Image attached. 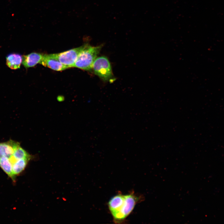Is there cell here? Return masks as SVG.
I'll use <instances>...</instances> for the list:
<instances>
[{
    "instance_id": "1",
    "label": "cell",
    "mask_w": 224,
    "mask_h": 224,
    "mask_svg": "<svg viewBox=\"0 0 224 224\" xmlns=\"http://www.w3.org/2000/svg\"><path fill=\"white\" fill-rule=\"evenodd\" d=\"M102 47V45L92 46L87 44L79 53L75 63L74 67L85 70H90Z\"/></svg>"
},
{
    "instance_id": "2",
    "label": "cell",
    "mask_w": 224,
    "mask_h": 224,
    "mask_svg": "<svg viewBox=\"0 0 224 224\" xmlns=\"http://www.w3.org/2000/svg\"><path fill=\"white\" fill-rule=\"evenodd\" d=\"M142 195H137L133 193L124 195V201L118 210L112 215L114 221L120 223L126 218L134 209L136 205L144 200Z\"/></svg>"
},
{
    "instance_id": "3",
    "label": "cell",
    "mask_w": 224,
    "mask_h": 224,
    "mask_svg": "<svg viewBox=\"0 0 224 224\" xmlns=\"http://www.w3.org/2000/svg\"><path fill=\"white\" fill-rule=\"evenodd\" d=\"M92 68L95 73L105 82L113 79L111 66L107 58L105 56L97 58L93 64Z\"/></svg>"
},
{
    "instance_id": "4",
    "label": "cell",
    "mask_w": 224,
    "mask_h": 224,
    "mask_svg": "<svg viewBox=\"0 0 224 224\" xmlns=\"http://www.w3.org/2000/svg\"><path fill=\"white\" fill-rule=\"evenodd\" d=\"M84 47V44L78 48L58 54H55L57 59L68 68L74 67L77 57Z\"/></svg>"
},
{
    "instance_id": "5",
    "label": "cell",
    "mask_w": 224,
    "mask_h": 224,
    "mask_svg": "<svg viewBox=\"0 0 224 224\" xmlns=\"http://www.w3.org/2000/svg\"><path fill=\"white\" fill-rule=\"evenodd\" d=\"M40 64L57 71H63L68 68L57 59L55 54H44Z\"/></svg>"
},
{
    "instance_id": "6",
    "label": "cell",
    "mask_w": 224,
    "mask_h": 224,
    "mask_svg": "<svg viewBox=\"0 0 224 224\" xmlns=\"http://www.w3.org/2000/svg\"><path fill=\"white\" fill-rule=\"evenodd\" d=\"M20 144L12 140L0 143V159L3 157H9Z\"/></svg>"
},
{
    "instance_id": "7",
    "label": "cell",
    "mask_w": 224,
    "mask_h": 224,
    "mask_svg": "<svg viewBox=\"0 0 224 224\" xmlns=\"http://www.w3.org/2000/svg\"><path fill=\"white\" fill-rule=\"evenodd\" d=\"M43 54L38 53H32L22 56V64L26 68L34 66L40 63Z\"/></svg>"
},
{
    "instance_id": "8",
    "label": "cell",
    "mask_w": 224,
    "mask_h": 224,
    "mask_svg": "<svg viewBox=\"0 0 224 224\" xmlns=\"http://www.w3.org/2000/svg\"><path fill=\"white\" fill-rule=\"evenodd\" d=\"M22 56L16 53H11L6 57V64L10 68L16 70L20 68L22 63Z\"/></svg>"
},
{
    "instance_id": "9",
    "label": "cell",
    "mask_w": 224,
    "mask_h": 224,
    "mask_svg": "<svg viewBox=\"0 0 224 224\" xmlns=\"http://www.w3.org/2000/svg\"><path fill=\"white\" fill-rule=\"evenodd\" d=\"M0 167L13 181L15 176L12 172V165L9 158L3 157L0 159Z\"/></svg>"
},
{
    "instance_id": "10",
    "label": "cell",
    "mask_w": 224,
    "mask_h": 224,
    "mask_svg": "<svg viewBox=\"0 0 224 224\" xmlns=\"http://www.w3.org/2000/svg\"><path fill=\"white\" fill-rule=\"evenodd\" d=\"M29 160L21 159L17 160L12 164V172L15 176L19 174L25 169Z\"/></svg>"
},
{
    "instance_id": "11",
    "label": "cell",
    "mask_w": 224,
    "mask_h": 224,
    "mask_svg": "<svg viewBox=\"0 0 224 224\" xmlns=\"http://www.w3.org/2000/svg\"><path fill=\"white\" fill-rule=\"evenodd\" d=\"M12 155L17 160L25 159L29 161L30 158V155L20 146L15 149Z\"/></svg>"
}]
</instances>
